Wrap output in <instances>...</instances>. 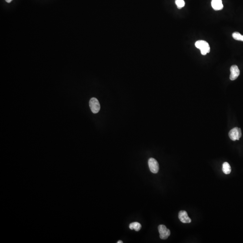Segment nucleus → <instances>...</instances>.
Masks as SVG:
<instances>
[{
	"label": "nucleus",
	"instance_id": "f257e3e1",
	"mask_svg": "<svg viewBox=\"0 0 243 243\" xmlns=\"http://www.w3.org/2000/svg\"><path fill=\"white\" fill-rule=\"evenodd\" d=\"M196 48L201 50V53L202 55H205L207 53H209L210 51L209 45L207 42L203 40L197 41L195 43Z\"/></svg>",
	"mask_w": 243,
	"mask_h": 243
},
{
	"label": "nucleus",
	"instance_id": "f03ea898",
	"mask_svg": "<svg viewBox=\"0 0 243 243\" xmlns=\"http://www.w3.org/2000/svg\"><path fill=\"white\" fill-rule=\"evenodd\" d=\"M89 106L91 111L94 114H97L100 111L101 105L99 101L96 98H92L89 101Z\"/></svg>",
	"mask_w": 243,
	"mask_h": 243
},
{
	"label": "nucleus",
	"instance_id": "7ed1b4c3",
	"mask_svg": "<svg viewBox=\"0 0 243 243\" xmlns=\"http://www.w3.org/2000/svg\"><path fill=\"white\" fill-rule=\"evenodd\" d=\"M230 138L233 141L239 140L242 136L241 129L238 127H235L230 131L229 133Z\"/></svg>",
	"mask_w": 243,
	"mask_h": 243
},
{
	"label": "nucleus",
	"instance_id": "20e7f679",
	"mask_svg": "<svg viewBox=\"0 0 243 243\" xmlns=\"http://www.w3.org/2000/svg\"><path fill=\"white\" fill-rule=\"evenodd\" d=\"M158 230L159 233L160 239L162 240H166L170 236L171 234L170 230L167 229L165 225H160L158 227Z\"/></svg>",
	"mask_w": 243,
	"mask_h": 243
},
{
	"label": "nucleus",
	"instance_id": "39448f33",
	"mask_svg": "<svg viewBox=\"0 0 243 243\" xmlns=\"http://www.w3.org/2000/svg\"><path fill=\"white\" fill-rule=\"evenodd\" d=\"M148 165L150 170L152 173H158L159 170V164L155 159L150 158L148 161Z\"/></svg>",
	"mask_w": 243,
	"mask_h": 243
},
{
	"label": "nucleus",
	"instance_id": "423d86ee",
	"mask_svg": "<svg viewBox=\"0 0 243 243\" xmlns=\"http://www.w3.org/2000/svg\"><path fill=\"white\" fill-rule=\"evenodd\" d=\"M178 218L180 221L183 223H189L191 222V219L189 217L187 212L185 211L181 210L179 212Z\"/></svg>",
	"mask_w": 243,
	"mask_h": 243
},
{
	"label": "nucleus",
	"instance_id": "0eeeda50",
	"mask_svg": "<svg viewBox=\"0 0 243 243\" xmlns=\"http://www.w3.org/2000/svg\"><path fill=\"white\" fill-rule=\"evenodd\" d=\"M231 75H230V78L231 80L233 81L236 79V78L239 77L240 71L238 68V66L236 65H232L231 67Z\"/></svg>",
	"mask_w": 243,
	"mask_h": 243
},
{
	"label": "nucleus",
	"instance_id": "6e6552de",
	"mask_svg": "<svg viewBox=\"0 0 243 243\" xmlns=\"http://www.w3.org/2000/svg\"><path fill=\"white\" fill-rule=\"evenodd\" d=\"M211 5L213 9L215 10H221L223 8L222 0H212Z\"/></svg>",
	"mask_w": 243,
	"mask_h": 243
},
{
	"label": "nucleus",
	"instance_id": "1a4fd4ad",
	"mask_svg": "<svg viewBox=\"0 0 243 243\" xmlns=\"http://www.w3.org/2000/svg\"><path fill=\"white\" fill-rule=\"evenodd\" d=\"M129 228L131 230H134L136 231H138L142 228V225L138 222L131 223L129 225Z\"/></svg>",
	"mask_w": 243,
	"mask_h": 243
},
{
	"label": "nucleus",
	"instance_id": "9d476101",
	"mask_svg": "<svg viewBox=\"0 0 243 243\" xmlns=\"http://www.w3.org/2000/svg\"><path fill=\"white\" fill-rule=\"evenodd\" d=\"M222 171L225 174H229L231 173V169L229 163L225 162L222 165Z\"/></svg>",
	"mask_w": 243,
	"mask_h": 243
},
{
	"label": "nucleus",
	"instance_id": "9b49d317",
	"mask_svg": "<svg viewBox=\"0 0 243 243\" xmlns=\"http://www.w3.org/2000/svg\"><path fill=\"white\" fill-rule=\"evenodd\" d=\"M232 37L235 40L243 42V35L238 32H235L232 34Z\"/></svg>",
	"mask_w": 243,
	"mask_h": 243
},
{
	"label": "nucleus",
	"instance_id": "f8f14e48",
	"mask_svg": "<svg viewBox=\"0 0 243 243\" xmlns=\"http://www.w3.org/2000/svg\"><path fill=\"white\" fill-rule=\"evenodd\" d=\"M175 3L176 5H177V8L179 9L182 8L185 5V2L184 0H176Z\"/></svg>",
	"mask_w": 243,
	"mask_h": 243
},
{
	"label": "nucleus",
	"instance_id": "ddd939ff",
	"mask_svg": "<svg viewBox=\"0 0 243 243\" xmlns=\"http://www.w3.org/2000/svg\"><path fill=\"white\" fill-rule=\"evenodd\" d=\"M12 1V0H5V1H6V2H8V3H10Z\"/></svg>",
	"mask_w": 243,
	"mask_h": 243
},
{
	"label": "nucleus",
	"instance_id": "4468645a",
	"mask_svg": "<svg viewBox=\"0 0 243 243\" xmlns=\"http://www.w3.org/2000/svg\"><path fill=\"white\" fill-rule=\"evenodd\" d=\"M123 242L122 241H121V240H119V241H118L117 242V243H123Z\"/></svg>",
	"mask_w": 243,
	"mask_h": 243
}]
</instances>
